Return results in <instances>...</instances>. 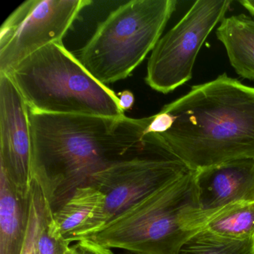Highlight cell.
Segmentation results:
<instances>
[{"instance_id": "2", "label": "cell", "mask_w": 254, "mask_h": 254, "mask_svg": "<svg viewBox=\"0 0 254 254\" xmlns=\"http://www.w3.org/2000/svg\"><path fill=\"white\" fill-rule=\"evenodd\" d=\"M162 110L171 127L154 135L190 170L254 158V87L224 73Z\"/></svg>"}, {"instance_id": "10", "label": "cell", "mask_w": 254, "mask_h": 254, "mask_svg": "<svg viewBox=\"0 0 254 254\" xmlns=\"http://www.w3.org/2000/svg\"><path fill=\"white\" fill-rule=\"evenodd\" d=\"M193 172L199 207L209 218L233 203L254 201V158Z\"/></svg>"}, {"instance_id": "16", "label": "cell", "mask_w": 254, "mask_h": 254, "mask_svg": "<svg viewBox=\"0 0 254 254\" xmlns=\"http://www.w3.org/2000/svg\"><path fill=\"white\" fill-rule=\"evenodd\" d=\"M29 222L21 254H37L38 240L49 217L53 213L38 181L32 180L29 190Z\"/></svg>"}, {"instance_id": "9", "label": "cell", "mask_w": 254, "mask_h": 254, "mask_svg": "<svg viewBox=\"0 0 254 254\" xmlns=\"http://www.w3.org/2000/svg\"><path fill=\"white\" fill-rule=\"evenodd\" d=\"M0 168L29 193L32 182L29 108L9 75L0 74Z\"/></svg>"}, {"instance_id": "4", "label": "cell", "mask_w": 254, "mask_h": 254, "mask_svg": "<svg viewBox=\"0 0 254 254\" xmlns=\"http://www.w3.org/2000/svg\"><path fill=\"white\" fill-rule=\"evenodd\" d=\"M9 76L30 111L112 119L126 117L117 94L97 81L62 42L53 43L31 55Z\"/></svg>"}, {"instance_id": "11", "label": "cell", "mask_w": 254, "mask_h": 254, "mask_svg": "<svg viewBox=\"0 0 254 254\" xmlns=\"http://www.w3.org/2000/svg\"><path fill=\"white\" fill-rule=\"evenodd\" d=\"M106 197L92 184L79 187L56 212L55 221L69 243L90 239L106 224Z\"/></svg>"}, {"instance_id": "21", "label": "cell", "mask_w": 254, "mask_h": 254, "mask_svg": "<svg viewBox=\"0 0 254 254\" xmlns=\"http://www.w3.org/2000/svg\"><path fill=\"white\" fill-rule=\"evenodd\" d=\"M116 254L114 252V254ZM117 254H133V253H130V252H126V251H121V252L118 253Z\"/></svg>"}, {"instance_id": "15", "label": "cell", "mask_w": 254, "mask_h": 254, "mask_svg": "<svg viewBox=\"0 0 254 254\" xmlns=\"http://www.w3.org/2000/svg\"><path fill=\"white\" fill-rule=\"evenodd\" d=\"M179 254H254V237L236 240L203 229L184 244Z\"/></svg>"}, {"instance_id": "8", "label": "cell", "mask_w": 254, "mask_h": 254, "mask_svg": "<svg viewBox=\"0 0 254 254\" xmlns=\"http://www.w3.org/2000/svg\"><path fill=\"white\" fill-rule=\"evenodd\" d=\"M91 0H27L0 29V74L9 75L19 64L44 47L62 42Z\"/></svg>"}, {"instance_id": "13", "label": "cell", "mask_w": 254, "mask_h": 254, "mask_svg": "<svg viewBox=\"0 0 254 254\" xmlns=\"http://www.w3.org/2000/svg\"><path fill=\"white\" fill-rule=\"evenodd\" d=\"M215 35L236 74L254 81V18L244 14L225 17Z\"/></svg>"}, {"instance_id": "14", "label": "cell", "mask_w": 254, "mask_h": 254, "mask_svg": "<svg viewBox=\"0 0 254 254\" xmlns=\"http://www.w3.org/2000/svg\"><path fill=\"white\" fill-rule=\"evenodd\" d=\"M221 237L245 240L254 237V201L233 203L210 217L203 227Z\"/></svg>"}, {"instance_id": "7", "label": "cell", "mask_w": 254, "mask_h": 254, "mask_svg": "<svg viewBox=\"0 0 254 254\" xmlns=\"http://www.w3.org/2000/svg\"><path fill=\"white\" fill-rule=\"evenodd\" d=\"M146 146L140 154L112 163L92 177L90 184L106 197L107 223L190 171L156 135L146 134Z\"/></svg>"}, {"instance_id": "3", "label": "cell", "mask_w": 254, "mask_h": 254, "mask_svg": "<svg viewBox=\"0 0 254 254\" xmlns=\"http://www.w3.org/2000/svg\"><path fill=\"white\" fill-rule=\"evenodd\" d=\"M208 219L199 207L190 170L110 220L90 239L135 254H179Z\"/></svg>"}, {"instance_id": "17", "label": "cell", "mask_w": 254, "mask_h": 254, "mask_svg": "<svg viewBox=\"0 0 254 254\" xmlns=\"http://www.w3.org/2000/svg\"><path fill=\"white\" fill-rule=\"evenodd\" d=\"M71 245L64 237L52 214L40 235L37 254H67Z\"/></svg>"}, {"instance_id": "20", "label": "cell", "mask_w": 254, "mask_h": 254, "mask_svg": "<svg viewBox=\"0 0 254 254\" xmlns=\"http://www.w3.org/2000/svg\"><path fill=\"white\" fill-rule=\"evenodd\" d=\"M239 3L254 17V0H240Z\"/></svg>"}, {"instance_id": "1", "label": "cell", "mask_w": 254, "mask_h": 254, "mask_svg": "<svg viewBox=\"0 0 254 254\" xmlns=\"http://www.w3.org/2000/svg\"><path fill=\"white\" fill-rule=\"evenodd\" d=\"M32 180L41 185L53 212L93 175L146 146L150 117L107 118L50 114L29 109Z\"/></svg>"}, {"instance_id": "12", "label": "cell", "mask_w": 254, "mask_h": 254, "mask_svg": "<svg viewBox=\"0 0 254 254\" xmlns=\"http://www.w3.org/2000/svg\"><path fill=\"white\" fill-rule=\"evenodd\" d=\"M29 193L0 168V254H21L29 222Z\"/></svg>"}, {"instance_id": "5", "label": "cell", "mask_w": 254, "mask_h": 254, "mask_svg": "<svg viewBox=\"0 0 254 254\" xmlns=\"http://www.w3.org/2000/svg\"><path fill=\"white\" fill-rule=\"evenodd\" d=\"M176 0H132L112 11L79 52L104 85L126 79L152 52L177 8Z\"/></svg>"}, {"instance_id": "19", "label": "cell", "mask_w": 254, "mask_h": 254, "mask_svg": "<svg viewBox=\"0 0 254 254\" xmlns=\"http://www.w3.org/2000/svg\"><path fill=\"white\" fill-rule=\"evenodd\" d=\"M120 100V106L124 112L132 109L134 104V96L130 90H124L117 94Z\"/></svg>"}, {"instance_id": "22", "label": "cell", "mask_w": 254, "mask_h": 254, "mask_svg": "<svg viewBox=\"0 0 254 254\" xmlns=\"http://www.w3.org/2000/svg\"><path fill=\"white\" fill-rule=\"evenodd\" d=\"M67 254H75L73 252V250L72 248V245H71L70 249H69V252L67 253Z\"/></svg>"}, {"instance_id": "6", "label": "cell", "mask_w": 254, "mask_h": 254, "mask_svg": "<svg viewBox=\"0 0 254 254\" xmlns=\"http://www.w3.org/2000/svg\"><path fill=\"white\" fill-rule=\"evenodd\" d=\"M232 0H197L187 14L160 38L151 52L145 81L167 94L191 79L202 46L230 9Z\"/></svg>"}, {"instance_id": "18", "label": "cell", "mask_w": 254, "mask_h": 254, "mask_svg": "<svg viewBox=\"0 0 254 254\" xmlns=\"http://www.w3.org/2000/svg\"><path fill=\"white\" fill-rule=\"evenodd\" d=\"M75 254H113L112 249L105 248L92 240L86 239L72 245Z\"/></svg>"}]
</instances>
